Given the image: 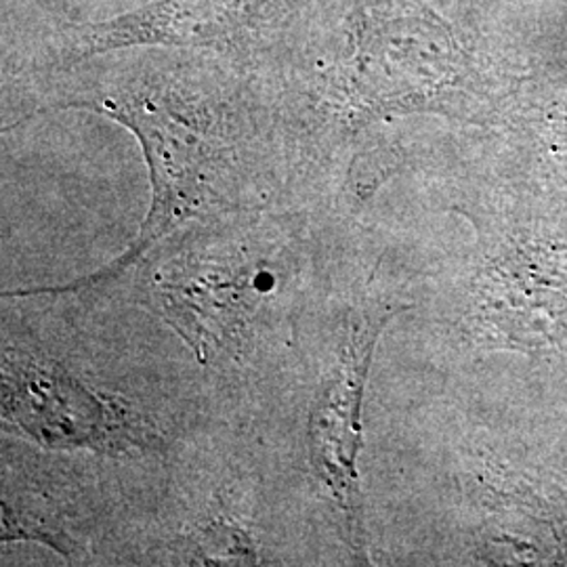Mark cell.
I'll use <instances>...</instances> for the list:
<instances>
[{"label": "cell", "instance_id": "cell-4", "mask_svg": "<svg viewBox=\"0 0 567 567\" xmlns=\"http://www.w3.org/2000/svg\"><path fill=\"white\" fill-rule=\"evenodd\" d=\"M274 284L264 264H200L175 267L158 295L164 318L206 358L246 324Z\"/></svg>", "mask_w": 567, "mask_h": 567}, {"label": "cell", "instance_id": "cell-3", "mask_svg": "<svg viewBox=\"0 0 567 567\" xmlns=\"http://www.w3.org/2000/svg\"><path fill=\"white\" fill-rule=\"evenodd\" d=\"M102 110L114 121L133 128L140 137L152 171L154 200L142 234L116 264L103 269L95 278H84L63 290H76L118 276L122 269L140 261L166 234L198 217L204 208L215 203L210 177L204 168L203 147L182 124L171 121V116L150 103L105 102Z\"/></svg>", "mask_w": 567, "mask_h": 567}, {"label": "cell", "instance_id": "cell-5", "mask_svg": "<svg viewBox=\"0 0 567 567\" xmlns=\"http://www.w3.org/2000/svg\"><path fill=\"white\" fill-rule=\"evenodd\" d=\"M196 557L203 564H257L259 555L248 534L238 524L213 519L196 534Z\"/></svg>", "mask_w": 567, "mask_h": 567}, {"label": "cell", "instance_id": "cell-1", "mask_svg": "<svg viewBox=\"0 0 567 567\" xmlns=\"http://www.w3.org/2000/svg\"><path fill=\"white\" fill-rule=\"evenodd\" d=\"M2 416L30 440L55 450L133 452L158 446L137 412L82 385L60 362L4 351Z\"/></svg>", "mask_w": 567, "mask_h": 567}, {"label": "cell", "instance_id": "cell-2", "mask_svg": "<svg viewBox=\"0 0 567 567\" xmlns=\"http://www.w3.org/2000/svg\"><path fill=\"white\" fill-rule=\"evenodd\" d=\"M391 311L349 316L337 360L311 405L309 454L318 477L343 513L349 547L364 553V517L358 456L362 447V400L372 351Z\"/></svg>", "mask_w": 567, "mask_h": 567}]
</instances>
